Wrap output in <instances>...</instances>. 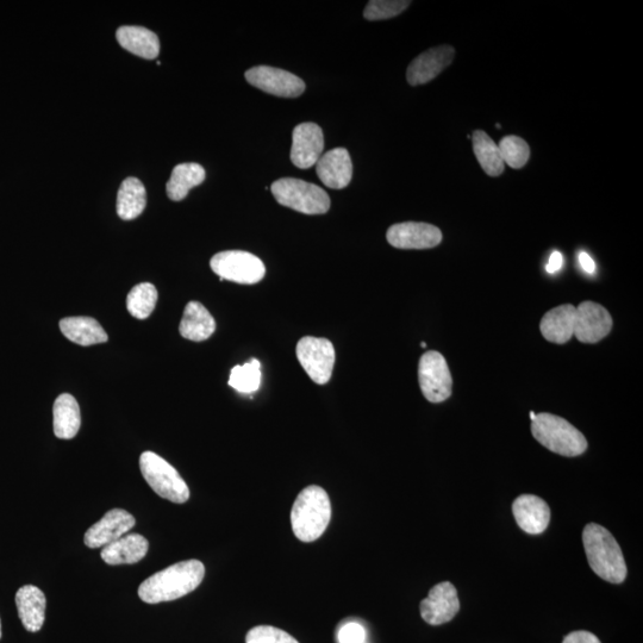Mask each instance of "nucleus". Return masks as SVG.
Instances as JSON below:
<instances>
[{
	"label": "nucleus",
	"instance_id": "f257e3e1",
	"mask_svg": "<svg viewBox=\"0 0 643 643\" xmlns=\"http://www.w3.org/2000/svg\"><path fill=\"white\" fill-rule=\"evenodd\" d=\"M205 567L199 560H186L153 574L140 585L139 597L148 604L176 601L202 584Z\"/></svg>",
	"mask_w": 643,
	"mask_h": 643
},
{
	"label": "nucleus",
	"instance_id": "f03ea898",
	"mask_svg": "<svg viewBox=\"0 0 643 643\" xmlns=\"http://www.w3.org/2000/svg\"><path fill=\"white\" fill-rule=\"evenodd\" d=\"M583 543L592 571L605 582L621 584L627 577V565L613 534L599 524L589 523Z\"/></svg>",
	"mask_w": 643,
	"mask_h": 643
},
{
	"label": "nucleus",
	"instance_id": "7ed1b4c3",
	"mask_svg": "<svg viewBox=\"0 0 643 643\" xmlns=\"http://www.w3.org/2000/svg\"><path fill=\"white\" fill-rule=\"evenodd\" d=\"M332 517V504L326 490L308 486L299 493L291 511V524L297 539L312 542L320 539Z\"/></svg>",
	"mask_w": 643,
	"mask_h": 643
},
{
	"label": "nucleus",
	"instance_id": "20e7f679",
	"mask_svg": "<svg viewBox=\"0 0 643 643\" xmlns=\"http://www.w3.org/2000/svg\"><path fill=\"white\" fill-rule=\"evenodd\" d=\"M532 433L543 447L563 457H578L588 449L585 436L565 418L557 415H536Z\"/></svg>",
	"mask_w": 643,
	"mask_h": 643
},
{
	"label": "nucleus",
	"instance_id": "39448f33",
	"mask_svg": "<svg viewBox=\"0 0 643 643\" xmlns=\"http://www.w3.org/2000/svg\"><path fill=\"white\" fill-rule=\"evenodd\" d=\"M276 201L304 215H323L330 209V198L322 187L301 179L283 178L271 186Z\"/></svg>",
	"mask_w": 643,
	"mask_h": 643
},
{
	"label": "nucleus",
	"instance_id": "423d86ee",
	"mask_svg": "<svg viewBox=\"0 0 643 643\" xmlns=\"http://www.w3.org/2000/svg\"><path fill=\"white\" fill-rule=\"evenodd\" d=\"M140 468L143 478L156 495L172 503L183 504L189 501L190 489L185 480L171 464L153 452L142 453Z\"/></svg>",
	"mask_w": 643,
	"mask_h": 643
},
{
	"label": "nucleus",
	"instance_id": "0eeeda50",
	"mask_svg": "<svg viewBox=\"0 0 643 643\" xmlns=\"http://www.w3.org/2000/svg\"><path fill=\"white\" fill-rule=\"evenodd\" d=\"M210 266L221 280L237 284H258L266 276L264 262L254 254L243 251L218 253L211 259Z\"/></svg>",
	"mask_w": 643,
	"mask_h": 643
},
{
	"label": "nucleus",
	"instance_id": "6e6552de",
	"mask_svg": "<svg viewBox=\"0 0 643 643\" xmlns=\"http://www.w3.org/2000/svg\"><path fill=\"white\" fill-rule=\"evenodd\" d=\"M418 382L423 396L430 403H442L452 396V374L441 353L429 351L422 355L418 364Z\"/></svg>",
	"mask_w": 643,
	"mask_h": 643
},
{
	"label": "nucleus",
	"instance_id": "1a4fd4ad",
	"mask_svg": "<svg viewBox=\"0 0 643 643\" xmlns=\"http://www.w3.org/2000/svg\"><path fill=\"white\" fill-rule=\"evenodd\" d=\"M297 359L312 382L326 385L333 376L335 349L327 339L307 336L299 340L296 349Z\"/></svg>",
	"mask_w": 643,
	"mask_h": 643
},
{
	"label": "nucleus",
	"instance_id": "9d476101",
	"mask_svg": "<svg viewBox=\"0 0 643 643\" xmlns=\"http://www.w3.org/2000/svg\"><path fill=\"white\" fill-rule=\"evenodd\" d=\"M245 77L249 84L277 97L297 98L305 91V83L301 78L276 67H253L246 72Z\"/></svg>",
	"mask_w": 643,
	"mask_h": 643
},
{
	"label": "nucleus",
	"instance_id": "9b49d317",
	"mask_svg": "<svg viewBox=\"0 0 643 643\" xmlns=\"http://www.w3.org/2000/svg\"><path fill=\"white\" fill-rule=\"evenodd\" d=\"M613 329V318L601 304L586 301L576 308L573 335L582 343H597Z\"/></svg>",
	"mask_w": 643,
	"mask_h": 643
},
{
	"label": "nucleus",
	"instance_id": "f8f14e48",
	"mask_svg": "<svg viewBox=\"0 0 643 643\" xmlns=\"http://www.w3.org/2000/svg\"><path fill=\"white\" fill-rule=\"evenodd\" d=\"M420 610L423 620L430 626L451 622L460 610L457 589L449 582L435 585L428 597L423 599Z\"/></svg>",
	"mask_w": 643,
	"mask_h": 643
},
{
	"label": "nucleus",
	"instance_id": "ddd939ff",
	"mask_svg": "<svg viewBox=\"0 0 643 643\" xmlns=\"http://www.w3.org/2000/svg\"><path fill=\"white\" fill-rule=\"evenodd\" d=\"M386 239L398 249H429L440 245L442 233L433 224L405 222L387 230Z\"/></svg>",
	"mask_w": 643,
	"mask_h": 643
},
{
	"label": "nucleus",
	"instance_id": "4468645a",
	"mask_svg": "<svg viewBox=\"0 0 643 643\" xmlns=\"http://www.w3.org/2000/svg\"><path fill=\"white\" fill-rule=\"evenodd\" d=\"M324 149V136L315 123H302L293 129L291 161L302 170L315 166Z\"/></svg>",
	"mask_w": 643,
	"mask_h": 643
},
{
	"label": "nucleus",
	"instance_id": "2eb2a0df",
	"mask_svg": "<svg viewBox=\"0 0 643 643\" xmlns=\"http://www.w3.org/2000/svg\"><path fill=\"white\" fill-rule=\"evenodd\" d=\"M135 517L123 509H112L101 521L93 524L85 534V545L89 548H104L121 539L135 527Z\"/></svg>",
	"mask_w": 643,
	"mask_h": 643
},
{
	"label": "nucleus",
	"instance_id": "dca6fc26",
	"mask_svg": "<svg viewBox=\"0 0 643 643\" xmlns=\"http://www.w3.org/2000/svg\"><path fill=\"white\" fill-rule=\"evenodd\" d=\"M454 56L455 49L451 46L435 47L418 55L408 67V83L412 86L429 83L452 64Z\"/></svg>",
	"mask_w": 643,
	"mask_h": 643
},
{
	"label": "nucleus",
	"instance_id": "f3484780",
	"mask_svg": "<svg viewBox=\"0 0 643 643\" xmlns=\"http://www.w3.org/2000/svg\"><path fill=\"white\" fill-rule=\"evenodd\" d=\"M316 172L322 183L330 189H345L353 178L351 155L345 148H335L317 161Z\"/></svg>",
	"mask_w": 643,
	"mask_h": 643
},
{
	"label": "nucleus",
	"instance_id": "a211bd4d",
	"mask_svg": "<svg viewBox=\"0 0 643 643\" xmlns=\"http://www.w3.org/2000/svg\"><path fill=\"white\" fill-rule=\"evenodd\" d=\"M515 520L524 533L538 535L548 527L551 521V509L542 498L534 495H522L513 504Z\"/></svg>",
	"mask_w": 643,
	"mask_h": 643
},
{
	"label": "nucleus",
	"instance_id": "6ab92c4d",
	"mask_svg": "<svg viewBox=\"0 0 643 643\" xmlns=\"http://www.w3.org/2000/svg\"><path fill=\"white\" fill-rule=\"evenodd\" d=\"M46 596L34 585L23 586L16 593V605L21 622L30 633H37L43 627L46 617Z\"/></svg>",
	"mask_w": 643,
	"mask_h": 643
},
{
	"label": "nucleus",
	"instance_id": "aec40b11",
	"mask_svg": "<svg viewBox=\"0 0 643 643\" xmlns=\"http://www.w3.org/2000/svg\"><path fill=\"white\" fill-rule=\"evenodd\" d=\"M149 543L145 536L140 534H126L121 539L105 546L101 553L106 564L131 565L139 563L146 557Z\"/></svg>",
	"mask_w": 643,
	"mask_h": 643
},
{
	"label": "nucleus",
	"instance_id": "412c9836",
	"mask_svg": "<svg viewBox=\"0 0 643 643\" xmlns=\"http://www.w3.org/2000/svg\"><path fill=\"white\" fill-rule=\"evenodd\" d=\"M576 321V308L572 304L560 305L542 317L540 330L548 342L563 345L572 339Z\"/></svg>",
	"mask_w": 643,
	"mask_h": 643
},
{
	"label": "nucleus",
	"instance_id": "4be33fe9",
	"mask_svg": "<svg viewBox=\"0 0 643 643\" xmlns=\"http://www.w3.org/2000/svg\"><path fill=\"white\" fill-rule=\"evenodd\" d=\"M216 322L208 309L199 302L186 305L184 316L181 318L179 332L186 340L202 342L215 333Z\"/></svg>",
	"mask_w": 643,
	"mask_h": 643
},
{
	"label": "nucleus",
	"instance_id": "5701e85b",
	"mask_svg": "<svg viewBox=\"0 0 643 643\" xmlns=\"http://www.w3.org/2000/svg\"><path fill=\"white\" fill-rule=\"evenodd\" d=\"M61 333L68 340L80 346H93L98 343H105L109 340L108 334L95 318L91 317H67L60 321Z\"/></svg>",
	"mask_w": 643,
	"mask_h": 643
},
{
	"label": "nucleus",
	"instance_id": "b1692460",
	"mask_svg": "<svg viewBox=\"0 0 643 643\" xmlns=\"http://www.w3.org/2000/svg\"><path fill=\"white\" fill-rule=\"evenodd\" d=\"M117 41L126 51L153 60L160 53L159 37L143 27H122L117 30Z\"/></svg>",
	"mask_w": 643,
	"mask_h": 643
},
{
	"label": "nucleus",
	"instance_id": "393cba45",
	"mask_svg": "<svg viewBox=\"0 0 643 643\" xmlns=\"http://www.w3.org/2000/svg\"><path fill=\"white\" fill-rule=\"evenodd\" d=\"M53 415L56 438H76L81 426L80 408L76 398L68 393L60 395L54 403Z\"/></svg>",
	"mask_w": 643,
	"mask_h": 643
},
{
	"label": "nucleus",
	"instance_id": "a878e982",
	"mask_svg": "<svg viewBox=\"0 0 643 643\" xmlns=\"http://www.w3.org/2000/svg\"><path fill=\"white\" fill-rule=\"evenodd\" d=\"M147 204L146 187L137 178H127L123 181L117 195V214L124 221L135 220Z\"/></svg>",
	"mask_w": 643,
	"mask_h": 643
},
{
	"label": "nucleus",
	"instance_id": "bb28decb",
	"mask_svg": "<svg viewBox=\"0 0 643 643\" xmlns=\"http://www.w3.org/2000/svg\"><path fill=\"white\" fill-rule=\"evenodd\" d=\"M205 176L204 168L193 162L174 167L171 179L166 185L168 197L174 202L183 201L193 187L203 183Z\"/></svg>",
	"mask_w": 643,
	"mask_h": 643
},
{
	"label": "nucleus",
	"instance_id": "cd10ccee",
	"mask_svg": "<svg viewBox=\"0 0 643 643\" xmlns=\"http://www.w3.org/2000/svg\"><path fill=\"white\" fill-rule=\"evenodd\" d=\"M473 151L480 166L490 177H499L504 172V161L501 151L485 131H474L472 136Z\"/></svg>",
	"mask_w": 643,
	"mask_h": 643
},
{
	"label": "nucleus",
	"instance_id": "c85d7f7f",
	"mask_svg": "<svg viewBox=\"0 0 643 643\" xmlns=\"http://www.w3.org/2000/svg\"><path fill=\"white\" fill-rule=\"evenodd\" d=\"M159 293L153 284L142 283L133 287L127 298L129 314L137 320H146L158 303Z\"/></svg>",
	"mask_w": 643,
	"mask_h": 643
},
{
	"label": "nucleus",
	"instance_id": "c756f323",
	"mask_svg": "<svg viewBox=\"0 0 643 643\" xmlns=\"http://www.w3.org/2000/svg\"><path fill=\"white\" fill-rule=\"evenodd\" d=\"M229 385L240 393H254L261 385V364L252 359L245 365H237L230 372Z\"/></svg>",
	"mask_w": 643,
	"mask_h": 643
},
{
	"label": "nucleus",
	"instance_id": "7c9ffc66",
	"mask_svg": "<svg viewBox=\"0 0 643 643\" xmlns=\"http://www.w3.org/2000/svg\"><path fill=\"white\" fill-rule=\"evenodd\" d=\"M504 164L515 170H520L527 164L530 156V148L526 141L518 136H507L499 143Z\"/></svg>",
	"mask_w": 643,
	"mask_h": 643
},
{
	"label": "nucleus",
	"instance_id": "2f4dec72",
	"mask_svg": "<svg viewBox=\"0 0 643 643\" xmlns=\"http://www.w3.org/2000/svg\"><path fill=\"white\" fill-rule=\"evenodd\" d=\"M410 2L405 0H372L364 11L368 21H383L401 15L409 8Z\"/></svg>",
	"mask_w": 643,
	"mask_h": 643
},
{
	"label": "nucleus",
	"instance_id": "473e14b6",
	"mask_svg": "<svg viewBox=\"0 0 643 643\" xmlns=\"http://www.w3.org/2000/svg\"><path fill=\"white\" fill-rule=\"evenodd\" d=\"M246 643H299L293 636L284 630L271 627L259 626L249 630L246 636Z\"/></svg>",
	"mask_w": 643,
	"mask_h": 643
},
{
	"label": "nucleus",
	"instance_id": "72a5a7b5",
	"mask_svg": "<svg viewBox=\"0 0 643 643\" xmlns=\"http://www.w3.org/2000/svg\"><path fill=\"white\" fill-rule=\"evenodd\" d=\"M365 639V629L357 622H349L340 629V643H364Z\"/></svg>",
	"mask_w": 643,
	"mask_h": 643
},
{
	"label": "nucleus",
	"instance_id": "f704fd0d",
	"mask_svg": "<svg viewBox=\"0 0 643 643\" xmlns=\"http://www.w3.org/2000/svg\"><path fill=\"white\" fill-rule=\"evenodd\" d=\"M563 643H602L599 641L595 634L590 632H585V630H578V632H573L568 634L564 639Z\"/></svg>",
	"mask_w": 643,
	"mask_h": 643
},
{
	"label": "nucleus",
	"instance_id": "c9c22d12",
	"mask_svg": "<svg viewBox=\"0 0 643 643\" xmlns=\"http://www.w3.org/2000/svg\"><path fill=\"white\" fill-rule=\"evenodd\" d=\"M564 265V257L563 254H561L558 251H555L552 253L551 258H549L548 264L546 266V271L549 274H554L557 273L563 268Z\"/></svg>",
	"mask_w": 643,
	"mask_h": 643
},
{
	"label": "nucleus",
	"instance_id": "e433bc0d",
	"mask_svg": "<svg viewBox=\"0 0 643 643\" xmlns=\"http://www.w3.org/2000/svg\"><path fill=\"white\" fill-rule=\"evenodd\" d=\"M580 266H582L585 273L593 274L596 272L595 261L590 257L588 253L582 252L579 254Z\"/></svg>",
	"mask_w": 643,
	"mask_h": 643
},
{
	"label": "nucleus",
	"instance_id": "4c0bfd02",
	"mask_svg": "<svg viewBox=\"0 0 643 643\" xmlns=\"http://www.w3.org/2000/svg\"><path fill=\"white\" fill-rule=\"evenodd\" d=\"M530 420H532L533 422L536 420V414L533 411L530 412Z\"/></svg>",
	"mask_w": 643,
	"mask_h": 643
},
{
	"label": "nucleus",
	"instance_id": "58836bf2",
	"mask_svg": "<svg viewBox=\"0 0 643 643\" xmlns=\"http://www.w3.org/2000/svg\"><path fill=\"white\" fill-rule=\"evenodd\" d=\"M0 638H2V621H0Z\"/></svg>",
	"mask_w": 643,
	"mask_h": 643
},
{
	"label": "nucleus",
	"instance_id": "ea45409f",
	"mask_svg": "<svg viewBox=\"0 0 643 643\" xmlns=\"http://www.w3.org/2000/svg\"><path fill=\"white\" fill-rule=\"evenodd\" d=\"M421 346H422L423 348H426V347H427L426 342H422V343H421Z\"/></svg>",
	"mask_w": 643,
	"mask_h": 643
}]
</instances>
